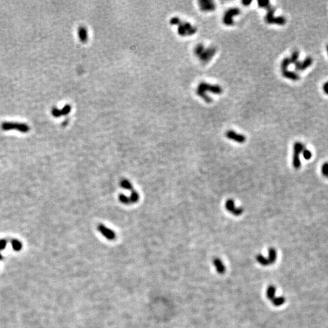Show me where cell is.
<instances>
[{"mask_svg":"<svg viewBox=\"0 0 328 328\" xmlns=\"http://www.w3.org/2000/svg\"><path fill=\"white\" fill-rule=\"evenodd\" d=\"M256 261L261 265H270V263L268 261V259L265 258L264 256H263V255H261V254H259V255H257L256 256Z\"/></svg>","mask_w":328,"mask_h":328,"instance_id":"ac0fdd59","label":"cell"},{"mask_svg":"<svg viewBox=\"0 0 328 328\" xmlns=\"http://www.w3.org/2000/svg\"><path fill=\"white\" fill-rule=\"evenodd\" d=\"M299 56H300V52H299L298 51H297V50L293 51L292 52V53L291 57L289 58H290V61H291V63L294 64L295 63H297L298 61Z\"/></svg>","mask_w":328,"mask_h":328,"instance_id":"d6986e66","label":"cell"},{"mask_svg":"<svg viewBox=\"0 0 328 328\" xmlns=\"http://www.w3.org/2000/svg\"><path fill=\"white\" fill-rule=\"evenodd\" d=\"M258 4L260 8H267V9L271 6L270 2L269 1H264V0H259L258 1Z\"/></svg>","mask_w":328,"mask_h":328,"instance_id":"484cf974","label":"cell"},{"mask_svg":"<svg viewBox=\"0 0 328 328\" xmlns=\"http://www.w3.org/2000/svg\"><path fill=\"white\" fill-rule=\"evenodd\" d=\"M131 196L129 197V200H130V202L131 204H133V203H136L139 200V193L137 192L136 191L134 190V189L132 190L131 192Z\"/></svg>","mask_w":328,"mask_h":328,"instance_id":"603a6c76","label":"cell"},{"mask_svg":"<svg viewBox=\"0 0 328 328\" xmlns=\"http://www.w3.org/2000/svg\"><path fill=\"white\" fill-rule=\"evenodd\" d=\"M206 91H210L215 94H221L222 92V89L219 85H210L204 82L200 83L198 85L196 90L197 95L205 100L207 103H210L212 101V99L205 94Z\"/></svg>","mask_w":328,"mask_h":328,"instance_id":"6da1fadb","label":"cell"},{"mask_svg":"<svg viewBox=\"0 0 328 328\" xmlns=\"http://www.w3.org/2000/svg\"><path fill=\"white\" fill-rule=\"evenodd\" d=\"M2 258H3V257H2V256H1V255L0 254V260H1V259H2Z\"/></svg>","mask_w":328,"mask_h":328,"instance_id":"e575fe53","label":"cell"},{"mask_svg":"<svg viewBox=\"0 0 328 328\" xmlns=\"http://www.w3.org/2000/svg\"><path fill=\"white\" fill-rule=\"evenodd\" d=\"M303 156L304 157V158L306 160H309L312 157V152L310 151L308 149H306V148H304V150H303Z\"/></svg>","mask_w":328,"mask_h":328,"instance_id":"83f0119b","label":"cell"},{"mask_svg":"<svg viewBox=\"0 0 328 328\" xmlns=\"http://www.w3.org/2000/svg\"><path fill=\"white\" fill-rule=\"evenodd\" d=\"M270 264H273L276 260V252L275 249L270 248L269 249V257L267 258Z\"/></svg>","mask_w":328,"mask_h":328,"instance_id":"e0dca14e","label":"cell"},{"mask_svg":"<svg viewBox=\"0 0 328 328\" xmlns=\"http://www.w3.org/2000/svg\"><path fill=\"white\" fill-rule=\"evenodd\" d=\"M213 264L216 267V271L219 274H223L226 271V267L222 261L218 258H216L213 261Z\"/></svg>","mask_w":328,"mask_h":328,"instance_id":"8fae6325","label":"cell"},{"mask_svg":"<svg viewBox=\"0 0 328 328\" xmlns=\"http://www.w3.org/2000/svg\"><path fill=\"white\" fill-rule=\"evenodd\" d=\"M276 9L271 5L267 8V13L265 17V21L267 23H269L271 20L274 17V14Z\"/></svg>","mask_w":328,"mask_h":328,"instance_id":"4fadbf2b","label":"cell"},{"mask_svg":"<svg viewBox=\"0 0 328 328\" xmlns=\"http://www.w3.org/2000/svg\"><path fill=\"white\" fill-rule=\"evenodd\" d=\"M120 186L122 187H123V189H125L128 190H133L132 184L127 179H123L122 181H121Z\"/></svg>","mask_w":328,"mask_h":328,"instance_id":"44dd1931","label":"cell"},{"mask_svg":"<svg viewBox=\"0 0 328 328\" xmlns=\"http://www.w3.org/2000/svg\"><path fill=\"white\" fill-rule=\"evenodd\" d=\"M304 145L300 142H296L293 145V155L292 164L295 168L298 169L301 167L300 158V155L301 154L304 150Z\"/></svg>","mask_w":328,"mask_h":328,"instance_id":"7a4b0ae2","label":"cell"},{"mask_svg":"<svg viewBox=\"0 0 328 328\" xmlns=\"http://www.w3.org/2000/svg\"><path fill=\"white\" fill-rule=\"evenodd\" d=\"M286 23V19L285 17H282V16H280V17H273L271 21L269 22V24H276V25H284Z\"/></svg>","mask_w":328,"mask_h":328,"instance_id":"5bb4252c","label":"cell"},{"mask_svg":"<svg viewBox=\"0 0 328 328\" xmlns=\"http://www.w3.org/2000/svg\"><path fill=\"white\" fill-rule=\"evenodd\" d=\"M204 51H205V48H204V45L202 44H198L195 47L194 52L196 56L200 57V55L202 54V53L204 52Z\"/></svg>","mask_w":328,"mask_h":328,"instance_id":"7402d4cb","label":"cell"},{"mask_svg":"<svg viewBox=\"0 0 328 328\" xmlns=\"http://www.w3.org/2000/svg\"><path fill=\"white\" fill-rule=\"evenodd\" d=\"M69 107L68 106H66L65 107H64L63 109L62 110H58L57 108H53L52 111V114L54 116L57 118V117L60 116L61 115H64V114H67L69 112Z\"/></svg>","mask_w":328,"mask_h":328,"instance_id":"7c38bea8","label":"cell"},{"mask_svg":"<svg viewBox=\"0 0 328 328\" xmlns=\"http://www.w3.org/2000/svg\"><path fill=\"white\" fill-rule=\"evenodd\" d=\"M313 60L311 57H306L303 62H301V71H304L312 64Z\"/></svg>","mask_w":328,"mask_h":328,"instance_id":"9a60e30c","label":"cell"},{"mask_svg":"<svg viewBox=\"0 0 328 328\" xmlns=\"http://www.w3.org/2000/svg\"><path fill=\"white\" fill-rule=\"evenodd\" d=\"M12 246L13 249L16 251L20 250L22 247L21 243L19 241H18V240H13L12 242Z\"/></svg>","mask_w":328,"mask_h":328,"instance_id":"d4e9b609","label":"cell"},{"mask_svg":"<svg viewBox=\"0 0 328 328\" xmlns=\"http://www.w3.org/2000/svg\"><path fill=\"white\" fill-rule=\"evenodd\" d=\"M295 65V69L297 71H301V62L300 61H298L297 63L294 64Z\"/></svg>","mask_w":328,"mask_h":328,"instance_id":"4dcf8cb0","label":"cell"},{"mask_svg":"<svg viewBox=\"0 0 328 328\" xmlns=\"http://www.w3.org/2000/svg\"><path fill=\"white\" fill-rule=\"evenodd\" d=\"M326 50H327V52H328V44L327 45V46H326Z\"/></svg>","mask_w":328,"mask_h":328,"instance_id":"836d02e7","label":"cell"},{"mask_svg":"<svg viewBox=\"0 0 328 328\" xmlns=\"http://www.w3.org/2000/svg\"><path fill=\"white\" fill-rule=\"evenodd\" d=\"M226 136L228 139L232 140L239 144H243V143L245 142L246 140L245 136H244L243 134H238L236 132H235L234 131H232V130L228 131L226 134Z\"/></svg>","mask_w":328,"mask_h":328,"instance_id":"ba28073f","label":"cell"},{"mask_svg":"<svg viewBox=\"0 0 328 328\" xmlns=\"http://www.w3.org/2000/svg\"><path fill=\"white\" fill-rule=\"evenodd\" d=\"M1 128L4 131L16 129L21 133H27L30 129L29 126L25 123L15 122H3L1 125Z\"/></svg>","mask_w":328,"mask_h":328,"instance_id":"3957f363","label":"cell"},{"mask_svg":"<svg viewBox=\"0 0 328 328\" xmlns=\"http://www.w3.org/2000/svg\"><path fill=\"white\" fill-rule=\"evenodd\" d=\"M291 61H290V58L289 57H286L284 58L282 62V63H281V69L282 71H286V70H287V68L289 66V65L291 64Z\"/></svg>","mask_w":328,"mask_h":328,"instance_id":"ffe728a7","label":"cell"},{"mask_svg":"<svg viewBox=\"0 0 328 328\" xmlns=\"http://www.w3.org/2000/svg\"><path fill=\"white\" fill-rule=\"evenodd\" d=\"M321 172L323 176L328 177V162H326L321 167Z\"/></svg>","mask_w":328,"mask_h":328,"instance_id":"f1b7e54d","label":"cell"},{"mask_svg":"<svg viewBox=\"0 0 328 328\" xmlns=\"http://www.w3.org/2000/svg\"><path fill=\"white\" fill-rule=\"evenodd\" d=\"M285 301V298L283 297H280L278 298H275L272 302L275 306H280L284 304Z\"/></svg>","mask_w":328,"mask_h":328,"instance_id":"cb8c5ba5","label":"cell"},{"mask_svg":"<svg viewBox=\"0 0 328 328\" xmlns=\"http://www.w3.org/2000/svg\"><path fill=\"white\" fill-rule=\"evenodd\" d=\"M119 200L120 201L124 204H131V202H130V200H129V198H128L127 196H126L125 195H124L123 194H120L119 195Z\"/></svg>","mask_w":328,"mask_h":328,"instance_id":"4316f807","label":"cell"},{"mask_svg":"<svg viewBox=\"0 0 328 328\" xmlns=\"http://www.w3.org/2000/svg\"><path fill=\"white\" fill-rule=\"evenodd\" d=\"M216 52V49L214 47H210L207 49H205L204 52L199 57L200 61L203 63H207L212 58V57L215 55Z\"/></svg>","mask_w":328,"mask_h":328,"instance_id":"52a82bcc","label":"cell"},{"mask_svg":"<svg viewBox=\"0 0 328 328\" xmlns=\"http://www.w3.org/2000/svg\"><path fill=\"white\" fill-rule=\"evenodd\" d=\"M226 208L227 211L235 216H240L244 212V209L241 207H236L234 200L232 199L228 200L226 202Z\"/></svg>","mask_w":328,"mask_h":328,"instance_id":"5b68a950","label":"cell"},{"mask_svg":"<svg viewBox=\"0 0 328 328\" xmlns=\"http://www.w3.org/2000/svg\"><path fill=\"white\" fill-rule=\"evenodd\" d=\"M240 12V9L238 8L228 9L225 13L224 16L223 17V23H224V25L226 26H232L234 24V21L232 19V17L239 15Z\"/></svg>","mask_w":328,"mask_h":328,"instance_id":"277c9868","label":"cell"},{"mask_svg":"<svg viewBox=\"0 0 328 328\" xmlns=\"http://www.w3.org/2000/svg\"><path fill=\"white\" fill-rule=\"evenodd\" d=\"M98 230L100 232V233L104 237L106 238L108 240L112 241L115 239L116 238V233L115 232L110 229L109 228L107 227L103 224H100L98 226Z\"/></svg>","mask_w":328,"mask_h":328,"instance_id":"8992f818","label":"cell"},{"mask_svg":"<svg viewBox=\"0 0 328 328\" xmlns=\"http://www.w3.org/2000/svg\"><path fill=\"white\" fill-rule=\"evenodd\" d=\"M275 291H276V289L274 286H269L267 289V292H266L267 297L271 301H272L275 298Z\"/></svg>","mask_w":328,"mask_h":328,"instance_id":"2e32d148","label":"cell"},{"mask_svg":"<svg viewBox=\"0 0 328 328\" xmlns=\"http://www.w3.org/2000/svg\"><path fill=\"white\" fill-rule=\"evenodd\" d=\"M252 3V1H249V0H244L242 1V3L244 6H249Z\"/></svg>","mask_w":328,"mask_h":328,"instance_id":"d6a6232c","label":"cell"},{"mask_svg":"<svg viewBox=\"0 0 328 328\" xmlns=\"http://www.w3.org/2000/svg\"><path fill=\"white\" fill-rule=\"evenodd\" d=\"M7 244V241L4 239L0 240V250H3Z\"/></svg>","mask_w":328,"mask_h":328,"instance_id":"f546056e","label":"cell"},{"mask_svg":"<svg viewBox=\"0 0 328 328\" xmlns=\"http://www.w3.org/2000/svg\"><path fill=\"white\" fill-rule=\"evenodd\" d=\"M199 6L200 10L204 12H211L215 10L216 6L215 3L209 0H201L199 1Z\"/></svg>","mask_w":328,"mask_h":328,"instance_id":"9c48e42d","label":"cell"},{"mask_svg":"<svg viewBox=\"0 0 328 328\" xmlns=\"http://www.w3.org/2000/svg\"><path fill=\"white\" fill-rule=\"evenodd\" d=\"M323 90L324 92L328 96V82H325L323 86Z\"/></svg>","mask_w":328,"mask_h":328,"instance_id":"1f68e13d","label":"cell"},{"mask_svg":"<svg viewBox=\"0 0 328 328\" xmlns=\"http://www.w3.org/2000/svg\"><path fill=\"white\" fill-rule=\"evenodd\" d=\"M282 76L284 77L285 78L291 80L293 81H298L300 79L298 74H297L295 72H293V71H289V70H286V71H282Z\"/></svg>","mask_w":328,"mask_h":328,"instance_id":"30bf717a","label":"cell"}]
</instances>
